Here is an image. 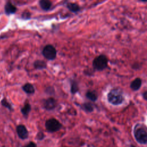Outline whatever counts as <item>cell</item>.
<instances>
[{"label": "cell", "instance_id": "ffe728a7", "mask_svg": "<svg viewBox=\"0 0 147 147\" xmlns=\"http://www.w3.org/2000/svg\"><path fill=\"white\" fill-rule=\"evenodd\" d=\"M23 147H37V145L34 142L31 141L28 144H26V145L24 146Z\"/></svg>", "mask_w": 147, "mask_h": 147}, {"label": "cell", "instance_id": "9c48e42d", "mask_svg": "<svg viewBox=\"0 0 147 147\" xmlns=\"http://www.w3.org/2000/svg\"><path fill=\"white\" fill-rule=\"evenodd\" d=\"M5 12L7 14H13L16 12L17 10V8L16 6H14L13 5H12L10 2H7L5 7Z\"/></svg>", "mask_w": 147, "mask_h": 147}, {"label": "cell", "instance_id": "44dd1931", "mask_svg": "<svg viewBox=\"0 0 147 147\" xmlns=\"http://www.w3.org/2000/svg\"><path fill=\"white\" fill-rule=\"evenodd\" d=\"M27 14H28V12H25L24 13V14L22 15V17H24V18H29L30 16V14H28L27 15Z\"/></svg>", "mask_w": 147, "mask_h": 147}, {"label": "cell", "instance_id": "8992f818", "mask_svg": "<svg viewBox=\"0 0 147 147\" xmlns=\"http://www.w3.org/2000/svg\"><path fill=\"white\" fill-rule=\"evenodd\" d=\"M57 105V102L53 98H49L43 100L42 106L47 110H53Z\"/></svg>", "mask_w": 147, "mask_h": 147}, {"label": "cell", "instance_id": "e0dca14e", "mask_svg": "<svg viewBox=\"0 0 147 147\" xmlns=\"http://www.w3.org/2000/svg\"><path fill=\"white\" fill-rule=\"evenodd\" d=\"M79 90V87L78 84L76 82H72L71 84V92L72 94H75Z\"/></svg>", "mask_w": 147, "mask_h": 147}, {"label": "cell", "instance_id": "7c38bea8", "mask_svg": "<svg viewBox=\"0 0 147 147\" xmlns=\"http://www.w3.org/2000/svg\"><path fill=\"white\" fill-rule=\"evenodd\" d=\"M31 110V106L29 103H26L21 109V112L25 117H27Z\"/></svg>", "mask_w": 147, "mask_h": 147}, {"label": "cell", "instance_id": "7a4b0ae2", "mask_svg": "<svg viewBox=\"0 0 147 147\" xmlns=\"http://www.w3.org/2000/svg\"><path fill=\"white\" fill-rule=\"evenodd\" d=\"M107 63L108 60L107 57L103 55H101L94 59L92 62V66L95 69L102 71L107 67Z\"/></svg>", "mask_w": 147, "mask_h": 147}, {"label": "cell", "instance_id": "2e32d148", "mask_svg": "<svg viewBox=\"0 0 147 147\" xmlns=\"http://www.w3.org/2000/svg\"><path fill=\"white\" fill-rule=\"evenodd\" d=\"M82 109L87 112H91L94 110L93 106L90 103H85L82 105Z\"/></svg>", "mask_w": 147, "mask_h": 147}, {"label": "cell", "instance_id": "4fadbf2b", "mask_svg": "<svg viewBox=\"0 0 147 147\" xmlns=\"http://www.w3.org/2000/svg\"><path fill=\"white\" fill-rule=\"evenodd\" d=\"M86 96L88 99H90V100L93 101V102L95 101L98 98V96H97L96 93L95 91H87L86 92Z\"/></svg>", "mask_w": 147, "mask_h": 147}, {"label": "cell", "instance_id": "ba28073f", "mask_svg": "<svg viewBox=\"0 0 147 147\" xmlns=\"http://www.w3.org/2000/svg\"><path fill=\"white\" fill-rule=\"evenodd\" d=\"M142 84V80L140 78H137L134 80L132 81V82L130 84V87L134 91L138 90L140 87L141 86Z\"/></svg>", "mask_w": 147, "mask_h": 147}, {"label": "cell", "instance_id": "6da1fadb", "mask_svg": "<svg viewBox=\"0 0 147 147\" xmlns=\"http://www.w3.org/2000/svg\"><path fill=\"white\" fill-rule=\"evenodd\" d=\"M107 99L110 103L114 105H118L123 101V96L122 92L118 89H113L108 94Z\"/></svg>", "mask_w": 147, "mask_h": 147}, {"label": "cell", "instance_id": "52a82bcc", "mask_svg": "<svg viewBox=\"0 0 147 147\" xmlns=\"http://www.w3.org/2000/svg\"><path fill=\"white\" fill-rule=\"evenodd\" d=\"M16 131L20 138L22 140L26 139L29 136L28 131L26 127L23 125H19L16 127Z\"/></svg>", "mask_w": 147, "mask_h": 147}, {"label": "cell", "instance_id": "5bb4252c", "mask_svg": "<svg viewBox=\"0 0 147 147\" xmlns=\"http://www.w3.org/2000/svg\"><path fill=\"white\" fill-rule=\"evenodd\" d=\"M67 6L68 9L72 12H77L80 10L79 5L75 3H68Z\"/></svg>", "mask_w": 147, "mask_h": 147}, {"label": "cell", "instance_id": "3957f363", "mask_svg": "<svg viewBox=\"0 0 147 147\" xmlns=\"http://www.w3.org/2000/svg\"><path fill=\"white\" fill-rule=\"evenodd\" d=\"M47 130L50 133L59 131L62 127L61 123L55 118H50L45 122V124Z\"/></svg>", "mask_w": 147, "mask_h": 147}, {"label": "cell", "instance_id": "8fae6325", "mask_svg": "<svg viewBox=\"0 0 147 147\" xmlns=\"http://www.w3.org/2000/svg\"><path fill=\"white\" fill-rule=\"evenodd\" d=\"M39 4L40 7L44 10L49 9L52 5V3L49 0H40Z\"/></svg>", "mask_w": 147, "mask_h": 147}, {"label": "cell", "instance_id": "277c9868", "mask_svg": "<svg viewBox=\"0 0 147 147\" xmlns=\"http://www.w3.org/2000/svg\"><path fill=\"white\" fill-rule=\"evenodd\" d=\"M134 136L136 140L140 144L147 143V132L142 127H138L134 130Z\"/></svg>", "mask_w": 147, "mask_h": 147}, {"label": "cell", "instance_id": "ac0fdd59", "mask_svg": "<svg viewBox=\"0 0 147 147\" xmlns=\"http://www.w3.org/2000/svg\"><path fill=\"white\" fill-rule=\"evenodd\" d=\"M1 105H2L3 107L7 108V109H9L10 111L13 110V108H12L11 105L8 102V101H7L5 98L1 100Z\"/></svg>", "mask_w": 147, "mask_h": 147}, {"label": "cell", "instance_id": "d6986e66", "mask_svg": "<svg viewBox=\"0 0 147 147\" xmlns=\"http://www.w3.org/2000/svg\"><path fill=\"white\" fill-rule=\"evenodd\" d=\"M44 137H45V135L44 134V133L42 132H38L37 134V139L38 140H42L44 138Z\"/></svg>", "mask_w": 147, "mask_h": 147}, {"label": "cell", "instance_id": "30bf717a", "mask_svg": "<svg viewBox=\"0 0 147 147\" xmlns=\"http://www.w3.org/2000/svg\"><path fill=\"white\" fill-rule=\"evenodd\" d=\"M22 90L28 94H33L34 91V88L32 84L30 83H26L22 86Z\"/></svg>", "mask_w": 147, "mask_h": 147}, {"label": "cell", "instance_id": "9a60e30c", "mask_svg": "<svg viewBox=\"0 0 147 147\" xmlns=\"http://www.w3.org/2000/svg\"><path fill=\"white\" fill-rule=\"evenodd\" d=\"M34 66L36 69H43L46 67V63L42 60H36L34 63Z\"/></svg>", "mask_w": 147, "mask_h": 147}, {"label": "cell", "instance_id": "7402d4cb", "mask_svg": "<svg viewBox=\"0 0 147 147\" xmlns=\"http://www.w3.org/2000/svg\"><path fill=\"white\" fill-rule=\"evenodd\" d=\"M142 95H143V98H144L146 100H147V91H145V92L143 93Z\"/></svg>", "mask_w": 147, "mask_h": 147}, {"label": "cell", "instance_id": "603a6c76", "mask_svg": "<svg viewBox=\"0 0 147 147\" xmlns=\"http://www.w3.org/2000/svg\"><path fill=\"white\" fill-rule=\"evenodd\" d=\"M140 1L142 2H147V0H140Z\"/></svg>", "mask_w": 147, "mask_h": 147}, {"label": "cell", "instance_id": "5b68a950", "mask_svg": "<svg viewBox=\"0 0 147 147\" xmlns=\"http://www.w3.org/2000/svg\"><path fill=\"white\" fill-rule=\"evenodd\" d=\"M43 56L48 60H53L56 56V50L51 45H46L42 49Z\"/></svg>", "mask_w": 147, "mask_h": 147}]
</instances>
